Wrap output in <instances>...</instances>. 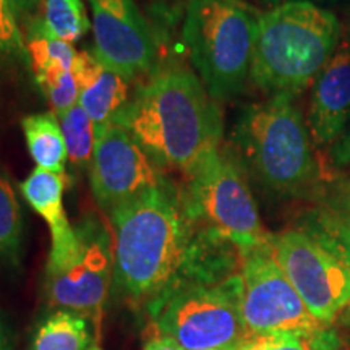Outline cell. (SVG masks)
<instances>
[{
	"label": "cell",
	"instance_id": "cell-4",
	"mask_svg": "<svg viewBox=\"0 0 350 350\" xmlns=\"http://www.w3.org/2000/svg\"><path fill=\"white\" fill-rule=\"evenodd\" d=\"M342 42V21L312 2H287L262 12L250 81L265 94L299 96L317 80Z\"/></svg>",
	"mask_w": 350,
	"mask_h": 350
},
{
	"label": "cell",
	"instance_id": "cell-6",
	"mask_svg": "<svg viewBox=\"0 0 350 350\" xmlns=\"http://www.w3.org/2000/svg\"><path fill=\"white\" fill-rule=\"evenodd\" d=\"M242 275L221 281H183L148 306L157 332L183 350H237L245 339Z\"/></svg>",
	"mask_w": 350,
	"mask_h": 350
},
{
	"label": "cell",
	"instance_id": "cell-3",
	"mask_svg": "<svg viewBox=\"0 0 350 350\" xmlns=\"http://www.w3.org/2000/svg\"><path fill=\"white\" fill-rule=\"evenodd\" d=\"M229 148L248 180L274 198L313 200L327 177L295 96H268L243 107Z\"/></svg>",
	"mask_w": 350,
	"mask_h": 350
},
{
	"label": "cell",
	"instance_id": "cell-34",
	"mask_svg": "<svg viewBox=\"0 0 350 350\" xmlns=\"http://www.w3.org/2000/svg\"><path fill=\"white\" fill-rule=\"evenodd\" d=\"M161 3H164V5H188V2L190 0H159Z\"/></svg>",
	"mask_w": 350,
	"mask_h": 350
},
{
	"label": "cell",
	"instance_id": "cell-11",
	"mask_svg": "<svg viewBox=\"0 0 350 350\" xmlns=\"http://www.w3.org/2000/svg\"><path fill=\"white\" fill-rule=\"evenodd\" d=\"M163 180L154 161L120 125L111 122L96 133L90 183L99 208L107 214Z\"/></svg>",
	"mask_w": 350,
	"mask_h": 350
},
{
	"label": "cell",
	"instance_id": "cell-13",
	"mask_svg": "<svg viewBox=\"0 0 350 350\" xmlns=\"http://www.w3.org/2000/svg\"><path fill=\"white\" fill-rule=\"evenodd\" d=\"M306 122L317 148L331 146L350 125V49L342 42L313 81Z\"/></svg>",
	"mask_w": 350,
	"mask_h": 350
},
{
	"label": "cell",
	"instance_id": "cell-18",
	"mask_svg": "<svg viewBox=\"0 0 350 350\" xmlns=\"http://www.w3.org/2000/svg\"><path fill=\"white\" fill-rule=\"evenodd\" d=\"M28 28L73 44L90 31L91 21L83 0H42L41 10Z\"/></svg>",
	"mask_w": 350,
	"mask_h": 350
},
{
	"label": "cell",
	"instance_id": "cell-10",
	"mask_svg": "<svg viewBox=\"0 0 350 350\" xmlns=\"http://www.w3.org/2000/svg\"><path fill=\"white\" fill-rule=\"evenodd\" d=\"M279 266L319 325L329 327L350 306V268L301 229L271 237Z\"/></svg>",
	"mask_w": 350,
	"mask_h": 350
},
{
	"label": "cell",
	"instance_id": "cell-1",
	"mask_svg": "<svg viewBox=\"0 0 350 350\" xmlns=\"http://www.w3.org/2000/svg\"><path fill=\"white\" fill-rule=\"evenodd\" d=\"M157 165L188 177L221 150L219 103L183 65L157 67L113 117Z\"/></svg>",
	"mask_w": 350,
	"mask_h": 350
},
{
	"label": "cell",
	"instance_id": "cell-12",
	"mask_svg": "<svg viewBox=\"0 0 350 350\" xmlns=\"http://www.w3.org/2000/svg\"><path fill=\"white\" fill-rule=\"evenodd\" d=\"M94 54L125 78L151 75L157 68V42L135 0H88Z\"/></svg>",
	"mask_w": 350,
	"mask_h": 350
},
{
	"label": "cell",
	"instance_id": "cell-23",
	"mask_svg": "<svg viewBox=\"0 0 350 350\" xmlns=\"http://www.w3.org/2000/svg\"><path fill=\"white\" fill-rule=\"evenodd\" d=\"M25 39L26 47H28L29 68L33 73L51 67L73 70V64L78 55L73 44L54 39L33 28H28Z\"/></svg>",
	"mask_w": 350,
	"mask_h": 350
},
{
	"label": "cell",
	"instance_id": "cell-20",
	"mask_svg": "<svg viewBox=\"0 0 350 350\" xmlns=\"http://www.w3.org/2000/svg\"><path fill=\"white\" fill-rule=\"evenodd\" d=\"M29 68L28 47L10 0H0V83Z\"/></svg>",
	"mask_w": 350,
	"mask_h": 350
},
{
	"label": "cell",
	"instance_id": "cell-9",
	"mask_svg": "<svg viewBox=\"0 0 350 350\" xmlns=\"http://www.w3.org/2000/svg\"><path fill=\"white\" fill-rule=\"evenodd\" d=\"M78 252L64 268L46 273L47 300L59 310L94 321L99 329L113 281V234L99 217L88 216L77 227Z\"/></svg>",
	"mask_w": 350,
	"mask_h": 350
},
{
	"label": "cell",
	"instance_id": "cell-14",
	"mask_svg": "<svg viewBox=\"0 0 350 350\" xmlns=\"http://www.w3.org/2000/svg\"><path fill=\"white\" fill-rule=\"evenodd\" d=\"M65 182V175L36 167L20 185L26 203L46 221L51 229V253L46 273L64 268L78 252L77 229L70 224L64 206Z\"/></svg>",
	"mask_w": 350,
	"mask_h": 350
},
{
	"label": "cell",
	"instance_id": "cell-31",
	"mask_svg": "<svg viewBox=\"0 0 350 350\" xmlns=\"http://www.w3.org/2000/svg\"><path fill=\"white\" fill-rule=\"evenodd\" d=\"M261 2L268 3V5H281V3H287V2H325V0H261Z\"/></svg>",
	"mask_w": 350,
	"mask_h": 350
},
{
	"label": "cell",
	"instance_id": "cell-21",
	"mask_svg": "<svg viewBox=\"0 0 350 350\" xmlns=\"http://www.w3.org/2000/svg\"><path fill=\"white\" fill-rule=\"evenodd\" d=\"M300 229L318 240L350 268V222L317 206L304 214Z\"/></svg>",
	"mask_w": 350,
	"mask_h": 350
},
{
	"label": "cell",
	"instance_id": "cell-28",
	"mask_svg": "<svg viewBox=\"0 0 350 350\" xmlns=\"http://www.w3.org/2000/svg\"><path fill=\"white\" fill-rule=\"evenodd\" d=\"M10 3L18 20H25L26 23H29L34 16H38L42 0H10Z\"/></svg>",
	"mask_w": 350,
	"mask_h": 350
},
{
	"label": "cell",
	"instance_id": "cell-8",
	"mask_svg": "<svg viewBox=\"0 0 350 350\" xmlns=\"http://www.w3.org/2000/svg\"><path fill=\"white\" fill-rule=\"evenodd\" d=\"M240 310L247 338L295 332L312 340L326 329L308 312L284 274L274 256L271 240L240 255Z\"/></svg>",
	"mask_w": 350,
	"mask_h": 350
},
{
	"label": "cell",
	"instance_id": "cell-17",
	"mask_svg": "<svg viewBox=\"0 0 350 350\" xmlns=\"http://www.w3.org/2000/svg\"><path fill=\"white\" fill-rule=\"evenodd\" d=\"M23 213L10 175L0 165V266L18 271L23 258Z\"/></svg>",
	"mask_w": 350,
	"mask_h": 350
},
{
	"label": "cell",
	"instance_id": "cell-33",
	"mask_svg": "<svg viewBox=\"0 0 350 350\" xmlns=\"http://www.w3.org/2000/svg\"><path fill=\"white\" fill-rule=\"evenodd\" d=\"M0 350H8L7 336H5V331H3L2 323H0Z\"/></svg>",
	"mask_w": 350,
	"mask_h": 350
},
{
	"label": "cell",
	"instance_id": "cell-29",
	"mask_svg": "<svg viewBox=\"0 0 350 350\" xmlns=\"http://www.w3.org/2000/svg\"><path fill=\"white\" fill-rule=\"evenodd\" d=\"M144 350H183L180 345L175 342L174 339L167 338V336L161 334V332H154L148 342L144 344Z\"/></svg>",
	"mask_w": 350,
	"mask_h": 350
},
{
	"label": "cell",
	"instance_id": "cell-2",
	"mask_svg": "<svg viewBox=\"0 0 350 350\" xmlns=\"http://www.w3.org/2000/svg\"><path fill=\"white\" fill-rule=\"evenodd\" d=\"M113 282L135 305L148 306L167 294L185 268L195 226L182 193L169 180L113 209Z\"/></svg>",
	"mask_w": 350,
	"mask_h": 350
},
{
	"label": "cell",
	"instance_id": "cell-26",
	"mask_svg": "<svg viewBox=\"0 0 350 350\" xmlns=\"http://www.w3.org/2000/svg\"><path fill=\"white\" fill-rule=\"evenodd\" d=\"M237 350H313L308 338L295 332L247 338Z\"/></svg>",
	"mask_w": 350,
	"mask_h": 350
},
{
	"label": "cell",
	"instance_id": "cell-35",
	"mask_svg": "<svg viewBox=\"0 0 350 350\" xmlns=\"http://www.w3.org/2000/svg\"><path fill=\"white\" fill-rule=\"evenodd\" d=\"M90 350H100V349H90Z\"/></svg>",
	"mask_w": 350,
	"mask_h": 350
},
{
	"label": "cell",
	"instance_id": "cell-22",
	"mask_svg": "<svg viewBox=\"0 0 350 350\" xmlns=\"http://www.w3.org/2000/svg\"><path fill=\"white\" fill-rule=\"evenodd\" d=\"M68 159L77 165H90L96 146V130L91 117L80 104L59 117Z\"/></svg>",
	"mask_w": 350,
	"mask_h": 350
},
{
	"label": "cell",
	"instance_id": "cell-7",
	"mask_svg": "<svg viewBox=\"0 0 350 350\" xmlns=\"http://www.w3.org/2000/svg\"><path fill=\"white\" fill-rule=\"evenodd\" d=\"M180 193L187 216L196 229L227 240L240 255L271 240L247 175L229 146H221L188 175Z\"/></svg>",
	"mask_w": 350,
	"mask_h": 350
},
{
	"label": "cell",
	"instance_id": "cell-27",
	"mask_svg": "<svg viewBox=\"0 0 350 350\" xmlns=\"http://www.w3.org/2000/svg\"><path fill=\"white\" fill-rule=\"evenodd\" d=\"M326 150V161L332 172H344L350 169V125Z\"/></svg>",
	"mask_w": 350,
	"mask_h": 350
},
{
	"label": "cell",
	"instance_id": "cell-16",
	"mask_svg": "<svg viewBox=\"0 0 350 350\" xmlns=\"http://www.w3.org/2000/svg\"><path fill=\"white\" fill-rule=\"evenodd\" d=\"M21 129L38 169L65 175L68 152L59 117L54 112L33 113L21 120Z\"/></svg>",
	"mask_w": 350,
	"mask_h": 350
},
{
	"label": "cell",
	"instance_id": "cell-32",
	"mask_svg": "<svg viewBox=\"0 0 350 350\" xmlns=\"http://www.w3.org/2000/svg\"><path fill=\"white\" fill-rule=\"evenodd\" d=\"M339 319H340V323H342V326L347 329V334H350V306L345 310L342 314H340Z\"/></svg>",
	"mask_w": 350,
	"mask_h": 350
},
{
	"label": "cell",
	"instance_id": "cell-25",
	"mask_svg": "<svg viewBox=\"0 0 350 350\" xmlns=\"http://www.w3.org/2000/svg\"><path fill=\"white\" fill-rule=\"evenodd\" d=\"M312 201L318 208L350 222V177L342 172L327 175Z\"/></svg>",
	"mask_w": 350,
	"mask_h": 350
},
{
	"label": "cell",
	"instance_id": "cell-15",
	"mask_svg": "<svg viewBox=\"0 0 350 350\" xmlns=\"http://www.w3.org/2000/svg\"><path fill=\"white\" fill-rule=\"evenodd\" d=\"M73 75L80 86L78 104L88 112L96 133H99L129 103L130 81L103 65L94 52L90 51L78 52Z\"/></svg>",
	"mask_w": 350,
	"mask_h": 350
},
{
	"label": "cell",
	"instance_id": "cell-24",
	"mask_svg": "<svg viewBox=\"0 0 350 350\" xmlns=\"http://www.w3.org/2000/svg\"><path fill=\"white\" fill-rule=\"evenodd\" d=\"M38 86L51 103L52 109L60 117L68 109L77 106L80 99V86L73 75V70L64 67H51L34 73Z\"/></svg>",
	"mask_w": 350,
	"mask_h": 350
},
{
	"label": "cell",
	"instance_id": "cell-5",
	"mask_svg": "<svg viewBox=\"0 0 350 350\" xmlns=\"http://www.w3.org/2000/svg\"><path fill=\"white\" fill-rule=\"evenodd\" d=\"M260 15L245 0H190L185 7L182 39L217 103L237 98L250 81Z\"/></svg>",
	"mask_w": 350,
	"mask_h": 350
},
{
	"label": "cell",
	"instance_id": "cell-19",
	"mask_svg": "<svg viewBox=\"0 0 350 350\" xmlns=\"http://www.w3.org/2000/svg\"><path fill=\"white\" fill-rule=\"evenodd\" d=\"M91 332L86 318L57 310L34 332L31 350H86Z\"/></svg>",
	"mask_w": 350,
	"mask_h": 350
},
{
	"label": "cell",
	"instance_id": "cell-30",
	"mask_svg": "<svg viewBox=\"0 0 350 350\" xmlns=\"http://www.w3.org/2000/svg\"><path fill=\"white\" fill-rule=\"evenodd\" d=\"M342 44H345L350 49V7L345 10L342 21Z\"/></svg>",
	"mask_w": 350,
	"mask_h": 350
}]
</instances>
